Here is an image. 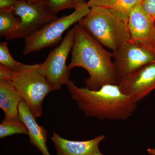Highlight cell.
Returning <instances> with one entry per match:
<instances>
[{"label": "cell", "mask_w": 155, "mask_h": 155, "mask_svg": "<svg viewBox=\"0 0 155 155\" xmlns=\"http://www.w3.org/2000/svg\"><path fill=\"white\" fill-rule=\"evenodd\" d=\"M51 8L56 14L66 9L77 10V6L74 0H48Z\"/></svg>", "instance_id": "ac0fdd59"}, {"label": "cell", "mask_w": 155, "mask_h": 155, "mask_svg": "<svg viewBox=\"0 0 155 155\" xmlns=\"http://www.w3.org/2000/svg\"><path fill=\"white\" fill-rule=\"evenodd\" d=\"M139 0H111L108 8L110 9L127 25L128 17Z\"/></svg>", "instance_id": "5bb4252c"}, {"label": "cell", "mask_w": 155, "mask_h": 155, "mask_svg": "<svg viewBox=\"0 0 155 155\" xmlns=\"http://www.w3.org/2000/svg\"><path fill=\"white\" fill-rule=\"evenodd\" d=\"M119 86L123 93L137 103L155 89V62L124 78Z\"/></svg>", "instance_id": "9c48e42d"}, {"label": "cell", "mask_w": 155, "mask_h": 155, "mask_svg": "<svg viewBox=\"0 0 155 155\" xmlns=\"http://www.w3.org/2000/svg\"><path fill=\"white\" fill-rule=\"evenodd\" d=\"M127 27L130 39L141 42L153 49L152 42L155 31V22L145 13L140 3L136 6L130 13L127 21Z\"/></svg>", "instance_id": "8fae6325"}, {"label": "cell", "mask_w": 155, "mask_h": 155, "mask_svg": "<svg viewBox=\"0 0 155 155\" xmlns=\"http://www.w3.org/2000/svg\"><path fill=\"white\" fill-rule=\"evenodd\" d=\"M21 1H43V0H21Z\"/></svg>", "instance_id": "d4e9b609"}, {"label": "cell", "mask_w": 155, "mask_h": 155, "mask_svg": "<svg viewBox=\"0 0 155 155\" xmlns=\"http://www.w3.org/2000/svg\"><path fill=\"white\" fill-rule=\"evenodd\" d=\"M23 100L8 80L0 79V108L5 114L4 119L20 120L18 108Z\"/></svg>", "instance_id": "4fadbf2b"}, {"label": "cell", "mask_w": 155, "mask_h": 155, "mask_svg": "<svg viewBox=\"0 0 155 155\" xmlns=\"http://www.w3.org/2000/svg\"><path fill=\"white\" fill-rule=\"evenodd\" d=\"M78 24L113 52L130 39L127 23L108 8H91L89 14Z\"/></svg>", "instance_id": "3957f363"}, {"label": "cell", "mask_w": 155, "mask_h": 155, "mask_svg": "<svg viewBox=\"0 0 155 155\" xmlns=\"http://www.w3.org/2000/svg\"><path fill=\"white\" fill-rule=\"evenodd\" d=\"M105 137V135H101L89 140L77 141L66 139L54 132L51 139L57 155H104L99 145Z\"/></svg>", "instance_id": "30bf717a"}, {"label": "cell", "mask_w": 155, "mask_h": 155, "mask_svg": "<svg viewBox=\"0 0 155 155\" xmlns=\"http://www.w3.org/2000/svg\"><path fill=\"white\" fill-rule=\"evenodd\" d=\"M18 0H0V10L12 12Z\"/></svg>", "instance_id": "ffe728a7"}, {"label": "cell", "mask_w": 155, "mask_h": 155, "mask_svg": "<svg viewBox=\"0 0 155 155\" xmlns=\"http://www.w3.org/2000/svg\"><path fill=\"white\" fill-rule=\"evenodd\" d=\"M39 64L29 69L12 71L0 65V79L11 84L27 103L36 119L43 114V103L45 97L54 89L38 70Z\"/></svg>", "instance_id": "277c9868"}, {"label": "cell", "mask_w": 155, "mask_h": 155, "mask_svg": "<svg viewBox=\"0 0 155 155\" xmlns=\"http://www.w3.org/2000/svg\"><path fill=\"white\" fill-rule=\"evenodd\" d=\"M152 47L153 49L154 50V52L155 53V31L154 34L153 38Z\"/></svg>", "instance_id": "cb8c5ba5"}, {"label": "cell", "mask_w": 155, "mask_h": 155, "mask_svg": "<svg viewBox=\"0 0 155 155\" xmlns=\"http://www.w3.org/2000/svg\"><path fill=\"white\" fill-rule=\"evenodd\" d=\"M77 6V9L82 8L84 6L87 5V2L86 0H74Z\"/></svg>", "instance_id": "7402d4cb"}, {"label": "cell", "mask_w": 155, "mask_h": 155, "mask_svg": "<svg viewBox=\"0 0 155 155\" xmlns=\"http://www.w3.org/2000/svg\"><path fill=\"white\" fill-rule=\"evenodd\" d=\"M66 85L72 99L87 117L125 120L137 108V103L123 93L118 84H106L97 90H91L78 87L69 80Z\"/></svg>", "instance_id": "7a4b0ae2"}, {"label": "cell", "mask_w": 155, "mask_h": 155, "mask_svg": "<svg viewBox=\"0 0 155 155\" xmlns=\"http://www.w3.org/2000/svg\"><path fill=\"white\" fill-rule=\"evenodd\" d=\"M113 53L119 84L124 78L155 62V53L152 47L130 39Z\"/></svg>", "instance_id": "ba28073f"}, {"label": "cell", "mask_w": 155, "mask_h": 155, "mask_svg": "<svg viewBox=\"0 0 155 155\" xmlns=\"http://www.w3.org/2000/svg\"><path fill=\"white\" fill-rule=\"evenodd\" d=\"M139 1H140V3H141L143 1V0H139Z\"/></svg>", "instance_id": "484cf974"}, {"label": "cell", "mask_w": 155, "mask_h": 155, "mask_svg": "<svg viewBox=\"0 0 155 155\" xmlns=\"http://www.w3.org/2000/svg\"><path fill=\"white\" fill-rule=\"evenodd\" d=\"M19 17L12 12L0 10V35L8 36L16 30L20 22Z\"/></svg>", "instance_id": "e0dca14e"}, {"label": "cell", "mask_w": 155, "mask_h": 155, "mask_svg": "<svg viewBox=\"0 0 155 155\" xmlns=\"http://www.w3.org/2000/svg\"><path fill=\"white\" fill-rule=\"evenodd\" d=\"M27 127L20 120H6L2 122L0 125V138L17 134L28 135Z\"/></svg>", "instance_id": "2e32d148"}, {"label": "cell", "mask_w": 155, "mask_h": 155, "mask_svg": "<svg viewBox=\"0 0 155 155\" xmlns=\"http://www.w3.org/2000/svg\"><path fill=\"white\" fill-rule=\"evenodd\" d=\"M90 11V8L86 5L43 26L24 39L23 54L27 55L57 44L62 39L64 32L73 24L86 17Z\"/></svg>", "instance_id": "8992f818"}, {"label": "cell", "mask_w": 155, "mask_h": 155, "mask_svg": "<svg viewBox=\"0 0 155 155\" xmlns=\"http://www.w3.org/2000/svg\"><path fill=\"white\" fill-rule=\"evenodd\" d=\"M12 13L20 18L18 27L6 37L8 40L25 39L49 22L58 19L48 2L18 0Z\"/></svg>", "instance_id": "5b68a950"}, {"label": "cell", "mask_w": 155, "mask_h": 155, "mask_svg": "<svg viewBox=\"0 0 155 155\" xmlns=\"http://www.w3.org/2000/svg\"><path fill=\"white\" fill-rule=\"evenodd\" d=\"M0 64L7 69L17 71L29 69L34 65H27L15 61L11 55L8 44L5 41L0 43Z\"/></svg>", "instance_id": "9a60e30c"}, {"label": "cell", "mask_w": 155, "mask_h": 155, "mask_svg": "<svg viewBox=\"0 0 155 155\" xmlns=\"http://www.w3.org/2000/svg\"><path fill=\"white\" fill-rule=\"evenodd\" d=\"M44 1H45V2H48V0H43Z\"/></svg>", "instance_id": "4316f807"}, {"label": "cell", "mask_w": 155, "mask_h": 155, "mask_svg": "<svg viewBox=\"0 0 155 155\" xmlns=\"http://www.w3.org/2000/svg\"><path fill=\"white\" fill-rule=\"evenodd\" d=\"M140 4L145 13L155 22V0H143Z\"/></svg>", "instance_id": "d6986e66"}, {"label": "cell", "mask_w": 155, "mask_h": 155, "mask_svg": "<svg viewBox=\"0 0 155 155\" xmlns=\"http://www.w3.org/2000/svg\"><path fill=\"white\" fill-rule=\"evenodd\" d=\"M147 151L150 155H155V148H149Z\"/></svg>", "instance_id": "603a6c76"}, {"label": "cell", "mask_w": 155, "mask_h": 155, "mask_svg": "<svg viewBox=\"0 0 155 155\" xmlns=\"http://www.w3.org/2000/svg\"><path fill=\"white\" fill-rule=\"evenodd\" d=\"M111 0H89L87 2V6L89 8L99 7L107 8Z\"/></svg>", "instance_id": "44dd1931"}, {"label": "cell", "mask_w": 155, "mask_h": 155, "mask_svg": "<svg viewBox=\"0 0 155 155\" xmlns=\"http://www.w3.org/2000/svg\"><path fill=\"white\" fill-rule=\"evenodd\" d=\"M74 45L72 59L68 66L69 70L81 67L87 71L89 77L84 80L85 87L97 90L107 84H119L113 53L103 48L86 29L75 24Z\"/></svg>", "instance_id": "6da1fadb"}, {"label": "cell", "mask_w": 155, "mask_h": 155, "mask_svg": "<svg viewBox=\"0 0 155 155\" xmlns=\"http://www.w3.org/2000/svg\"><path fill=\"white\" fill-rule=\"evenodd\" d=\"M18 111L19 119L28 129L30 144L37 148L42 155H51L47 147V130L38 124L36 118L24 100L20 103Z\"/></svg>", "instance_id": "7c38bea8"}, {"label": "cell", "mask_w": 155, "mask_h": 155, "mask_svg": "<svg viewBox=\"0 0 155 155\" xmlns=\"http://www.w3.org/2000/svg\"><path fill=\"white\" fill-rule=\"evenodd\" d=\"M75 26L68 31L61 44L51 50L45 61L39 64V72L46 78L54 91L59 90L69 81L70 70L66 62L75 41Z\"/></svg>", "instance_id": "52a82bcc"}]
</instances>
